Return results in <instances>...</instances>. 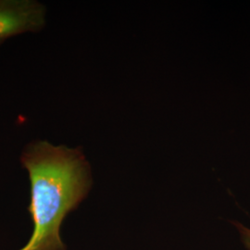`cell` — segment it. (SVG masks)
<instances>
[{
	"label": "cell",
	"mask_w": 250,
	"mask_h": 250,
	"mask_svg": "<svg viewBox=\"0 0 250 250\" xmlns=\"http://www.w3.org/2000/svg\"><path fill=\"white\" fill-rule=\"evenodd\" d=\"M21 164L28 172V211L33 232L18 250H67L61 236L63 221L86 197L92 186L89 163L80 148L35 140L26 145Z\"/></svg>",
	"instance_id": "obj_1"
},
{
	"label": "cell",
	"mask_w": 250,
	"mask_h": 250,
	"mask_svg": "<svg viewBox=\"0 0 250 250\" xmlns=\"http://www.w3.org/2000/svg\"><path fill=\"white\" fill-rule=\"evenodd\" d=\"M46 23V8L36 0H0V45L13 36L38 33Z\"/></svg>",
	"instance_id": "obj_2"
},
{
	"label": "cell",
	"mask_w": 250,
	"mask_h": 250,
	"mask_svg": "<svg viewBox=\"0 0 250 250\" xmlns=\"http://www.w3.org/2000/svg\"><path fill=\"white\" fill-rule=\"evenodd\" d=\"M236 225L238 227V230L241 232L242 238L246 247L250 250V229L243 226L241 224H236Z\"/></svg>",
	"instance_id": "obj_3"
}]
</instances>
